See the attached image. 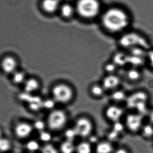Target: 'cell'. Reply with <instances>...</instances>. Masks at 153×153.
I'll return each mask as SVG.
<instances>
[{
    "label": "cell",
    "instance_id": "6da1fadb",
    "mask_svg": "<svg viewBox=\"0 0 153 153\" xmlns=\"http://www.w3.org/2000/svg\"><path fill=\"white\" fill-rule=\"evenodd\" d=\"M129 19L126 12L119 8H111L105 12L102 18L103 26L108 30L119 32L129 24Z\"/></svg>",
    "mask_w": 153,
    "mask_h": 153
},
{
    "label": "cell",
    "instance_id": "7a4b0ae2",
    "mask_svg": "<svg viewBox=\"0 0 153 153\" xmlns=\"http://www.w3.org/2000/svg\"><path fill=\"white\" fill-rule=\"evenodd\" d=\"M76 10L80 16L91 19L99 14L100 5L98 0H79L76 4Z\"/></svg>",
    "mask_w": 153,
    "mask_h": 153
},
{
    "label": "cell",
    "instance_id": "3957f363",
    "mask_svg": "<svg viewBox=\"0 0 153 153\" xmlns=\"http://www.w3.org/2000/svg\"><path fill=\"white\" fill-rule=\"evenodd\" d=\"M52 95L56 102L67 103L73 98L74 92L69 85L65 84H58L53 87Z\"/></svg>",
    "mask_w": 153,
    "mask_h": 153
},
{
    "label": "cell",
    "instance_id": "277c9868",
    "mask_svg": "<svg viewBox=\"0 0 153 153\" xmlns=\"http://www.w3.org/2000/svg\"><path fill=\"white\" fill-rule=\"evenodd\" d=\"M67 122V115L61 110H53L47 119L48 126L53 131L61 130L64 127Z\"/></svg>",
    "mask_w": 153,
    "mask_h": 153
},
{
    "label": "cell",
    "instance_id": "5b68a950",
    "mask_svg": "<svg viewBox=\"0 0 153 153\" xmlns=\"http://www.w3.org/2000/svg\"><path fill=\"white\" fill-rule=\"evenodd\" d=\"M34 130L32 124L23 120H19L15 123L13 128L14 136L20 141L28 139Z\"/></svg>",
    "mask_w": 153,
    "mask_h": 153
},
{
    "label": "cell",
    "instance_id": "8992f818",
    "mask_svg": "<svg viewBox=\"0 0 153 153\" xmlns=\"http://www.w3.org/2000/svg\"><path fill=\"white\" fill-rule=\"evenodd\" d=\"M20 69L19 59L12 55H7L0 60V70L6 76L10 77Z\"/></svg>",
    "mask_w": 153,
    "mask_h": 153
},
{
    "label": "cell",
    "instance_id": "52a82bcc",
    "mask_svg": "<svg viewBox=\"0 0 153 153\" xmlns=\"http://www.w3.org/2000/svg\"><path fill=\"white\" fill-rule=\"evenodd\" d=\"M74 128L77 136L86 137L91 134L93 126L90 119L85 117H81L76 120Z\"/></svg>",
    "mask_w": 153,
    "mask_h": 153
},
{
    "label": "cell",
    "instance_id": "ba28073f",
    "mask_svg": "<svg viewBox=\"0 0 153 153\" xmlns=\"http://www.w3.org/2000/svg\"><path fill=\"white\" fill-rule=\"evenodd\" d=\"M126 125L128 130L136 133L142 129L143 127V116L140 114H130L126 119Z\"/></svg>",
    "mask_w": 153,
    "mask_h": 153
},
{
    "label": "cell",
    "instance_id": "9c48e42d",
    "mask_svg": "<svg viewBox=\"0 0 153 153\" xmlns=\"http://www.w3.org/2000/svg\"><path fill=\"white\" fill-rule=\"evenodd\" d=\"M148 97L145 93L137 92L131 95L127 101V106L129 108L135 109L138 103L142 102H147Z\"/></svg>",
    "mask_w": 153,
    "mask_h": 153
},
{
    "label": "cell",
    "instance_id": "30bf717a",
    "mask_svg": "<svg viewBox=\"0 0 153 153\" xmlns=\"http://www.w3.org/2000/svg\"><path fill=\"white\" fill-rule=\"evenodd\" d=\"M10 77L12 84L14 86L22 87L28 77L26 71L20 68L13 73Z\"/></svg>",
    "mask_w": 153,
    "mask_h": 153
},
{
    "label": "cell",
    "instance_id": "8fae6325",
    "mask_svg": "<svg viewBox=\"0 0 153 153\" xmlns=\"http://www.w3.org/2000/svg\"><path fill=\"white\" fill-rule=\"evenodd\" d=\"M123 114L122 109L116 106L108 107L106 110L105 115L107 118L113 122L119 121Z\"/></svg>",
    "mask_w": 153,
    "mask_h": 153
},
{
    "label": "cell",
    "instance_id": "7c38bea8",
    "mask_svg": "<svg viewBox=\"0 0 153 153\" xmlns=\"http://www.w3.org/2000/svg\"><path fill=\"white\" fill-rule=\"evenodd\" d=\"M40 87V83L35 77H28L22 86L23 90L27 93L32 94L37 91Z\"/></svg>",
    "mask_w": 153,
    "mask_h": 153
},
{
    "label": "cell",
    "instance_id": "4fadbf2b",
    "mask_svg": "<svg viewBox=\"0 0 153 153\" xmlns=\"http://www.w3.org/2000/svg\"><path fill=\"white\" fill-rule=\"evenodd\" d=\"M120 83V80L117 76L109 75L103 79L102 86L104 90H112L117 88L119 85Z\"/></svg>",
    "mask_w": 153,
    "mask_h": 153
},
{
    "label": "cell",
    "instance_id": "5bb4252c",
    "mask_svg": "<svg viewBox=\"0 0 153 153\" xmlns=\"http://www.w3.org/2000/svg\"><path fill=\"white\" fill-rule=\"evenodd\" d=\"M42 7L46 12L53 13L56 11L59 8V1L58 0H43Z\"/></svg>",
    "mask_w": 153,
    "mask_h": 153
},
{
    "label": "cell",
    "instance_id": "9a60e30c",
    "mask_svg": "<svg viewBox=\"0 0 153 153\" xmlns=\"http://www.w3.org/2000/svg\"><path fill=\"white\" fill-rule=\"evenodd\" d=\"M12 140L7 137L0 138V153H9L13 148Z\"/></svg>",
    "mask_w": 153,
    "mask_h": 153
},
{
    "label": "cell",
    "instance_id": "2e32d148",
    "mask_svg": "<svg viewBox=\"0 0 153 153\" xmlns=\"http://www.w3.org/2000/svg\"><path fill=\"white\" fill-rule=\"evenodd\" d=\"M112 152L113 146L109 142H101L96 146V153H111Z\"/></svg>",
    "mask_w": 153,
    "mask_h": 153
},
{
    "label": "cell",
    "instance_id": "e0dca14e",
    "mask_svg": "<svg viewBox=\"0 0 153 153\" xmlns=\"http://www.w3.org/2000/svg\"><path fill=\"white\" fill-rule=\"evenodd\" d=\"M60 150L62 153H74L76 151V147L73 142L66 140L61 144Z\"/></svg>",
    "mask_w": 153,
    "mask_h": 153
},
{
    "label": "cell",
    "instance_id": "ac0fdd59",
    "mask_svg": "<svg viewBox=\"0 0 153 153\" xmlns=\"http://www.w3.org/2000/svg\"><path fill=\"white\" fill-rule=\"evenodd\" d=\"M91 146L88 142H82L76 147L77 153H91Z\"/></svg>",
    "mask_w": 153,
    "mask_h": 153
},
{
    "label": "cell",
    "instance_id": "d6986e66",
    "mask_svg": "<svg viewBox=\"0 0 153 153\" xmlns=\"http://www.w3.org/2000/svg\"><path fill=\"white\" fill-rule=\"evenodd\" d=\"M61 11L63 17L69 18L74 15V7L71 4H65L61 7Z\"/></svg>",
    "mask_w": 153,
    "mask_h": 153
},
{
    "label": "cell",
    "instance_id": "ffe728a7",
    "mask_svg": "<svg viewBox=\"0 0 153 153\" xmlns=\"http://www.w3.org/2000/svg\"><path fill=\"white\" fill-rule=\"evenodd\" d=\"M26 148L28 152L33 153L37 152L40 148V146L37 141L30 139L27 140L26 144Z\"/></svg>",
    "mask_w": 153,
    "mask_h": 153
},
{
    "label": "cell",
    "instance_id": "44dd1931",
    "mask_svg": "<svg viewBox=\"0 0 153 153\" xmlns=\"http://www.w3.org/2000/svg\"><path fill=\"white\" fill-rule=\"evenodd\" d=\"M31 94L27 93L24 91L22 90V92L20 93L17 95V99L18 101L22 103H27V104L29 103L32 99L31 97Z\"/></svg>",
    "mask_w": 153,
    "mask_h": 153
},
{
    "label": "cell",
    "instance_id": "7402d4cb",
    "mask_svg": "<svg viewBox=\"0 0 153 153\" xmlns=\"http://www.w3.org/2000/svg\"><path fill=\"white\" fill-rule=\"evenodd\" d=\"M142 134L146 138H151L153 136V126L150 124H146L142 128Z\"/></svg>",
    "mask_w": 153,
    "mask_h": 153
},
{
    "label": "cell",
    "instance_id": "603a6c76",
    "mask_svg": "<svg viewBox=\"0 0 153 153\" xmlns=\"http://www.w3.org/2000/svg\"><path fill=\"white\" fill-rule=\"evenodd\" d=\"M91 94L94 97H100L103 95L104 89L102 86L95 84L92 86L91 89Z\"/></svg>",
    "mask_w": 153,
    "mask_h": 153
},
{
    "label": "cell",
    "instance_id": "cb8c5ba5",
    "mask_svg": "<svg viewBox=\"0 0 153 153\" xmlns=\"http://www.w3.org/2000/svg\"><path fill=\"white\" fill-rule=\"evenodd\" d=\"M141 74L137 70L131 69L129 70L127 73V77L131 81H136L141 77Z\"/></svg>",
    "mask_w": 153,
    "mask_h": 153
},
{
    "label": "cell",
    "instance_id": "d4e9b609",
    "mask_svg": "<svg viewBox=\"0 0 153 153\" xmlns=\"http://www.w3.org/2000/svg\"><path fill=\"white\" fill-rule=\"evenodd\" d=\"M112 99L116 102H121L126 99V94L124 92L121 90L116 91L112 93Z\"/></svg>",
    "mask_w": 153,
    "mask_h": 153
},
{
    "label": "cell",
    "instance_id": "484cf974",
    "mask_svg": "<svg viewBox=\"0 0 153 153\" xmlns=\"http://www.w3.org/2000/svg\"><path fill=\"white\" fill-rule=\"evenodd\" d=\"M65 135L66 137V140L72 142H73L75 137L77 136L76 131L74 128L67 129L65 133Z\"/></svg>",
    "mask_w": 153,
    "mask_h": 153
},
{
    "label": "cell",
    "instance_id": "4316f807",
    "mask_svg": "<svg viewBox=\"0 0 153 153\" xmlns=\"http://www.w3.org/2000/svg\"><path fill=\"white\" fill-rule=\"evenodd\" d=\"M41 153H59L55 147L51 144H46L41 149Z\"/></svg>",
    "mask_w": 153,
    "mask_h": 153
},
{
    "label": "cell",
    "instance_id": "83f0119b",
    "mask_svg": "<svg viewBox=\"0 0 153 153\" xmlns=\"http://www.w3.org/2000/svg\"><path fill=\"white\" fill-rule=\"evenodd\" d=\"M33 126L34 129L41 132L44 131V129L45 127V124L42 120H37L34 122L33 124Z\"/></svg>",
    "mask_w": 153,
    "mask_h": 153
},
{
    "label": "cell",
    "instance_id": "f1b7e54d",
    "mask_svg": "<svg viewBox=\"0 0 153 153\" xmlns=\"http://www.w3.org/2000/svg\"><path fill=\"white\" fill-rule=\"evenodd\" d=\"M39 139L42 142H48L51 140L52 136L50 133L46 131H43L40 132L39 135Z\"/></svg>",
    "mask_w": 153,
    "mask_h": 153
},
{
    "label": "cell",
    "instance_id": "f546056e",
    "mask_svg": "<svg viewBox=\"0 0 153 153\" xmlns=\"http://www.w3.org/2000/svg\"><path fill=\"white\" fill-rule=\"evenodd\" d=\"M55 102L54 100H46L42 103V106L47 109H52L55 106Z\"/></svg>",
    "mask_w": 153,
    "mask_h": 153
},
{
    "label": "cell",
    "instance_id": "4dcf8cb0",
    "mask_svg": "<svg viewBox=\"0 0 153 153\" xmlns=\"http://www.w3.org/2000/svg\"><path fill=\"white\" fill-rule=\"evenodd\" d=\"M124 125L119 121L114 122V125L113 126V130L120 134L124 130Z\"/></svg>",
    "mask_w": 153,
    "mask_h": 153
},
{
    "label": "cell",
    "instance_id": "1f68e13d",
    "mask_svg": "<svg viewBox=\"0 0 153 153\" xmlns=\"http://www.w3.org/2000/svg\"><path fill=\"white\" fill-rule=\"evenodd\" d=\"M119 134V133L112 130V131L110 132L109 134H108V138L109 140H111V141H115L117 139Z\"/></svg>",
    "mask_w": 153,
    "mask_h": 153
},
{
    "label": "cell",
    "instance_id": "d6a6232c",
    "mask_svg": "<svg viewBox=\"0 0 153 153\" xmlns=\"http://www.w3.org/2000/svg\"><path fill=\"white\" fill-rule=\"evenodd\" d=\"M105 70L108 72H114L116 70V67L114 64H110L107 65L105 67Z\"/></svg>",
    "mask_w": 153,
    "mask_h": 153
},
{
    "label": "cell",
    "instance_id": "836d02e7",
    "mask_svg": "<svg viewBox=\"0 0 153 153\" xmlns=\"http://www.w3.org/2000/svg\"><path fill=\"white\" fill-rule=\"evenodd\" d=\"M115 153H129L128 151L125 148H121L117 150Z\"/></svg>",
    "mask_w": 153,
    "mask_h": 153
},
{
    "label": "cell",
    "instance_id": "e575fe53",
    "mask_svg": "<svg viewBox=\"0 0 153 153\" xmlns=\"http://www.w3.org/2000/svg\"><path fill=\"white\" fill-rule=\"evenodd\" d=\"M4 136H5V134H4V130L0 127V138Z\"/></svg>",
    "mask_w": 153,
    "mask_h": 153
},
{
    "label": "cell",
    "instance_id": "d590c367",
    "mask_svg": "<svg viewBox=\"0 0 153 153\" xmlns=\"http://www.w3.org/2000/svg\"><path fill=\"white\" fill-rule=\"evenodd\" d=\"M149 119L151 123L153 124V110L150 112L149 115Z\"/></svg>",
    "mask_w": 153,
    "mask_h": 153
},
{
    "label": "cell",
    "instance_id": "8d00e7d4",
    "mask_svg": "<svg viewBox=\"0 0 153 153\" xmlns=\"http://www.w3.org/2000/svg\"><path fill=\"white\" fill-rule=\"evenodd\" d=\"M96 137H91V142H93V143H95V142H96Z\"/></svg>",
    "mask_w": 153,
    "mask_h": 153
}]
</instances>
